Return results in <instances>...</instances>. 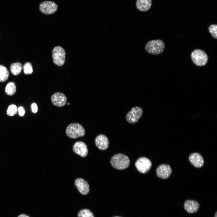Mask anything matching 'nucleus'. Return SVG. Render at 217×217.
<instances>
[{
    "label": "nucleus",
    "mask_w": 217,
    "mask_h": 217,
    "mask_svg": "<svg viewBox=\"0 0 217 217\" xmlns=\"http://www.w3.org/2000/svg\"><path fill=\"white\" fill-rule=\"evenodd\" d=\"M113 167L118 170H123L128 168L130 165L129 157L123 154L118 153L114 155L110 160Z\"/></svg>",
    "instance_id": "obj_1"
},
{
    "label": "nucleus",
    "mask_w": 217,
    "mask_h": 217,
    "mask_svg": "<svg viewBox=\"0 0 217 217\" xmlns=\"http://www.w3.org/2000/svg\"><path fill=\"white\" fill-rule=\"evenodd\" d=\"M165 47L164 42L161 40L157 39L150 40L147 42L145 46V49L149 54L158 55L163 52Z\"/></svg>",
    "instance_id": "obj_2"
},
{
    "label": "nucleus",
    "mask_w": 217,
    "mask_h": 217,
    "mask_svg": "<svg viewBox=\"0 0 217 217\" xmlns=\"http://www.w3.org/2000/svg\"><path fill=\"white\" fill-rule=\"evenodd\" d=\"M65 133L69 138L76 139L84 136L85 134V130L81 124L74 123H71L67 126Z\"/></svg>",
    "instance_id": "obj_3"
},
{
    "label": "nucleus",
    "mask_w": 217,
    "mask_h": 217,
    "mask_svg": "<svg viewBox=\"0 0 217 217\" xmlns=\"http://www.w3.org/2000/svg\"><path fill=\"white\" fill-rule=\"evenodd\" d=\"M191 57L193 63L198 66H204L208 61L207 54L204 51L200 49L193 51L191 53Z\"/></svg>",
    "instance_id": "obj_4"
},
{
    "label": "nucleus",
    "mask_w": 217,
    "mask_h": 217,
    "mask_svg": "<svg viewBox=\"0 0 217 217\" xmlns=\"http://www.w3.org/2000/svg\"><path fill=\"white\" fill-rule=\"evenodd\" d=\"M52 57L54 63L60 66L64 63L65 60V52L64 49L60 46L54 48L52 51Z\"/></svg>",
    "instance_id": "obj_5"
},
{
    "label": "nucleus",
    "mask_w": 217,
    "mask_h": 217,
    "mask_svg": "<svg viewBox=\"0 0 217 217\" xmlns=\"http://www.w3.org/2000/svg\"><path fill=\"white\" fill-rule=\"evenodd\" d=\"M143 113L141 108L137 106L134 107L127 113L126 119L127 121L130 124L135 123L141 118Z\"/></svg>",
    "instance_id": "obj_6"
},
{
    "label": "nucleus",
    "mask_w": 217,
    "mask_h": 217,
    "mask_svg": "<svg viewBox=\"0 0 217 217\" xmlns=\"http://www.w3.org/2000/svg\"><path fill=\"white\" fill-rule=\"evenodd\" d=\"M152 165L151 161L145 157L139 158L135 163V166L137 170L140 173L145 174L150 169Z\"/></svg>",
    "instance_id": "obj_7"
},
{
    "label": "nucleus",
    "mask_w": 217,
    "mask_h": 217,
    "mask_svg": "<svg viewBox=\"0 0 217 217\" xmlns=\"http://www.w3.org/2000/svg\"><path fill=\"white\" fill-rule=\"evenodd\" d=\"M58 9V6L54 2L45 1L41 3L39 5L40 11L46 14H51L55 12Z\"/></svg>",
    "instance_id": "obj_8"
},
{
    "label": "nucleus",
    "mask_w": 217,
    "mask_h": 217,
    "mask_svg": "<svg viewBox=\"0 0 217 217\" xmlns=\"http://www.w3.org/2000/svg\"><path fill=\"white\" fill-rule=\"evenodd\" d=\"M51 100L52 104L57 107L64 106L67 102V98L64 94L60 92H56L51 96Z\"/></svg>",
    "instance_id": "obj_9"
},
{
    "label": "nucleus",
    "mask_w": 217,
    "mask_h": 217,
    "mask_svg": "<svg viewBox=\"0 0 217 217\" xmlns=\"http://www.w3.org/2000/svg\"><path fill=\"white\" fill-rule=\"evenodd\" d=\"M156 173L157 175L159 178L163 179H166L171 174V168L168 165H161L156 169Z\"/></svg>",
    "instance_id": "obj_10"
},
{
    "label": "nucleus",
    "mask_w": 217,
    "mask_h": 217,
    "mask_svg": "<svg viewBox=\"0 0 217 217\" xmlns=\"http://www.w3.org/2000/svg\"><path fill=\"white\" fill-rule=\"evenodd\" d=\"M75 186L78 191L83 195H86L90 191L89 186L87 182L82 178H78L75 181Z\"/></svg>",
    "instance_id": "obj_11"
},
{
    "label": "nucleus",
    "mask_w": 217,
    "mask_h": 217,
    "mask_svg": "<svg viewBox=\"0 0 217 217\" xmlns=\"http://www.w3.org/2000/svg\"><path fill=\"white\" fill-rule=\"evenodd\" d=\"M73 149L74 153L82 157H86L88 154L87 146L82 141L76 142L73 145Z\"/></svg>",
    "instance_id": "obj_12"
},
{
    "label": "nucleus",
    "mask_w": 217,
    "mask_h": 217,
    "mask_svg": "<svg viewBox=\"0 0 217 217\" xmlns=\"http://www.w3.org/2000/svg\"><path fill=\"white\" fill-rule=\"evenodd\" d=\"M189 159L192 165L197 168H200L204 165V159L198 153H194L191 154L189 156Z\"/></svg>",
    "instance_id": "obj_13"
},
{
    "label": "nucleus",
    "mask_w": 217,
    "mask_h": 217,
    "mask_svg": "<svg viewBox=\"0 0 217 217\" xmlns=\"http://www.w3.org/2000/svg\"><path fill=\"white\" fill-rule=\"evenodd\" d=\"M95 143L96 147L102 150L106 149L108 148L109 143L107 137L102 134H99L96 137Z\"/></svg>",
    "instance_id": "obj_14"
},
{
    "label": "nucleus",
    "mask_w": 217,
    "mask_h": 217,
    "mask_svg": "<svg viewBox=\"0 0 217 217\" xmlns=\"http://www.w3.org/2000/svg\"><path fill=\"white\" fill-rule=\"evenodd\" d=\"M184 207L185 210L190 213H194L197 212L199 209L200 205L197 201L187 200L184 203Z\"/></svg>",
    "instance_id": "obj_15"
},
{
    "label": "nucleus",
    "mask_w": 217,
    "mask_h": 217,
    "mask_svg": "<svg viewBox=\"0 0 217 217\" xmlns=\"http://www.w3.org/2000/svg\"><path fill=\"white\" fill-rule=\"evenodd\" d=\"M152 5V0H137L136 6L137 8L141 11L148 10Z\"/></svg>",
    "instance_id": "obj_16"
},
{
    "label": "nucleus",
    "mask_w": 217,
    "mask_h": 217,
    "mask_svg": "<svg viewBox=\"0 0 217 217\" xmlns=\"http://www.w3.org/2000/svg\"><path fill=\"white\" fill-rule=\"evenodd\" d=\"M10 69L11 73L13 75H18L22 71V64L19 62L13 63L11 65Z\"/></svg>",
    "instance_id": "obj_17"
},
{
    "label": "nucleus",
    "mask_w": 217,
    "mask_h": 217,
    "mask_svg": "<svg viewBox=\"0 0 217 217\" xmlns=\"http://www.w3.org/2000/svg\"><path fill=\"white\" fill-rule=\"evenodd\" d=\"M9 75V71L4 66L0 64V82L6 81Z\"/></svg>",
    "instance_id": "obj_18"
},
{
    "label": "nucleus",
    "mask_w": 217,
    "mask_h": 217,
    "mask_svg": "<svg viewBox=\"0 0 217 217\" xmlns=\"http://www.w3.org/2000/svg\"><path fill=\"white\" fill-rule=\"evenodd\" d=\"M16 91V86L13 82L8 83L6 85L5 88L6 94L9 96L13 95Z\"/></svg>",
    "instance_id": "obj_19"
},
{
    "label": "nucleus",
    "mask_w": 217,
    "mask_h": 217,
    "mask_svg": "<svg viewBox=\"0 0 217 217\" xmlns=\"http://www.w3.org/2000/svg\"><path fill=\"white\" fill-rule=\"evenodd\" d=\"M78 217H94L93 213L89 210L84 209L80 210L77 215Z\"/></svg>",
    "instance_id": "obj_20"
},
{
    "label": "nucleus",
    "mask_w": 217,
    "mask_h": 217,
    "mask_svg": "<svg viewBox=\"0 0 217 217\" xmlns=\"http://www.w3.org/2000/svg\"><path fill=\"white\" fill-rule=\"evenodd\" d=\"M17 108L16 106L14 104L8 106L7 111V114L10 116H12L16 114Z\"/></svg>",
    "instance_id": "obj_21"
},
{
    "label": "nucleus",
    "mask_w": 217,
    "mask_h": 217,
    "mask_svg": "<svg viewBox=\"0 0 217 217\" xmlns=\"http://www.w3.org/2000/svg\"><path fill=\"white\" fill-rule=\"evenodd\" d=\"M23 68L24 73L26 74H31L33 71L32 64L29 62L25 63L24 65Z\"/></svg>",
    "instance_id": "obj_22"
},
{
    "label": "nucleus",
    "mask_w": 217,
    "mask_h": 217,
    "mask_svg": "<svg viewBox=\"0 0 217 217\" xmlns=\"http://www.w3.org/2000/svg\"><path fill=\"white\" fill-rule=\"evenodd\" d=\"M209 32L212 37L215 39H217V25L216 24L211 25L208 28Z\"/></svg>",
    "instance_id": "obj_23"
},
{
    "label": "nucleus",
    "mask_w": 217,
    "mask_h": 217,
    "mask_svg": "<svg viewBox=\"0 0 217 217\" xmlns=\"http://www.w3.org/2000/svg\"><path fill=\"white\" fill-rule=\"evenodd\" d=\"M32 112L34 113H36L38 110L37 105L35 103H33L31 105Z\"/></svg>",
    "instance_id": "obj_24"
},
{
    "label": "nucleus",
    "mask_w": 217,
    "mask_h": 217,
    "mask_svg": "<svg viewBox=\"0 0 217 217\" xmlns=\"http://www.w3.org/2000/svg\"><path fill=\"white\" fill-rule=\"evenodd\" d=\"M19 114L20 116H23L25 113V110L23 108L22 106H20L18 108Z\"/></svg>",
    "instance_id": "obj_25"
},
{
    "label": "nucleus",
    "mask_w": 217,
    "mask_h": 217,
    "mask_svg": "<svg viewBox=\"0 0 217 217\" xmlns=\"http://www.w3.org/2000/svg\"><path fill=\"white\" fill-rule=\"evenodd\" d=\"M17 217H30L28 215L25 214H22L19 215Z\"/></svg>",
    "instance_id": "obj_26"
},
{
    "label": "nucleus",
    "mask_w": 217,
    "mask_h": 217,
    "mask_svg": "<svg viewBox=\"0 0 217 217\" xmlns=\"http://www.w3.org/2000/svg\"><path fill=\"white\" fill-rule=\"evenodd\" d=\"M214 217H217V212H216L215 214Z\"/></svg>",
    "instance_id": "obj_27"
},
{
    "label": "nucleus",
    "mask_w": 217,
    "mask_h": 217,
    "mask_svg": "<svg viewBox=\"0 0 217 217\" xmlns=\"http://www.w3.org/2000/svg\"><path fill=\"white\" fill-rule=\"evenodd\" d=\"M70 104V103H68L67 104V105H69Z\"/></svg>",
    "instance_id": "obj_28"
},
{
    "label": "nucleus",
    "mask_w": 217,
    "mask_h": 217,
    "mask_svg": "<svg viewBox=\"0 0 217 217\" xmlns=\"http://www.w3.org/2000/svg\"><path fill=\"white\" fill-rule=\"evenodd\" d=\"M121 217L118 216H114V217Z\"/></svg>",
    "instance_id": "obj_29"
}]
</instances>
